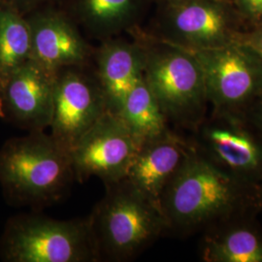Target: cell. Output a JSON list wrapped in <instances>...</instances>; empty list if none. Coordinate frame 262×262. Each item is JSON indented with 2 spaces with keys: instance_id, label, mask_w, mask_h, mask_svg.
I'll return each instance as SVG.
<instances>
[{
  "instance_id": "6da1fadb",
  "label": "cell",
  "mask_w": 262,
  "mask_h": 262,
  "mask_svg": "<svg viewBox=\"0 0 262 262\" xmlns=\"http://www.w3.org/2000/svg\"><path fill=\"white\" fill-rule=\"evenodd\" d=\"M159 208L166 233L186 237L256 215L262 208L261 188L228 176L193 148L164 189Z\"/></svg>"
},
{
  "instance_id": "7a4b0ae2",
  "label": "cell",
  "mask_w": 262,
  "mask_h": 262,
  "mask_svg": "<svg viewBox=\"0 0 262 262\" xmlns=\"http://www.w3.org/2000/svg\"><path fill=\"white\" fill-rule=\"evenodd\" d=\"M75 181L70 152L45 130L11 138L0 148V187L10 205L51 206Z\"/></svg>"
},
{
  "instance_id": "3957f363",
  "label": "cell",
  "mask_w": 262,
  "mask_h": 262,
  "mask_svg": "<svg viewBox=\"0 0 262 262\" xmlns=\"http://www.w3.org/2000/svg\"><path fill=\"white\" fill-rule=\"evenodd\" d=\"M106 193L88 216L99 261H128L166 233L159 207L124 179Z\"/></svg>"
},
{
  "instance_id": "277c9868",
  "label": "cell",
  "mask_w": 262,
  "mask_h": 262,
  "mask_svg": "<svg viewBox=\"0 0 262 262\" xmlns=\"http://www.w3.org/2000/svg\"><path fill=\"white\" fill-rule=\"evenodd\" d=\"M144 79L168 123L192 131L210 110L202 66L194 53L159 38L140 41Z\"/></svg>"
},
{
  "instance_id": "5b68a950",
  "label": "cell",
  "mask_w": 262,
  "mask_h": 262,
  "mask_svg": "<svg viewBox=\"0 0 262 262\" xmlns=\"http://www.w3.org/2000/svg\"><path fill=\"white\" fill-rule=\"evenodd\" d=\"M5 262H97L88 217L56 220L39 214L12 216L0 237Z\"/></svg>"
},
{
  "instance_id": "8992f818",
  "label": "cell",
  "mask_w": 262,
  "mask_h": 262,
  "mask_svg": "<svg viewBox=\"0 0 262 262\" xmlns=\"http://www.w3.org/2000/svg\"><path fill=\"white\" fill-rule=\"evenodd\" d=\"M191 134L194 150L216 168L262 187V136L244 113L210 109Z\"/></svg>"
},
{
  "instance_id": "52a82bcc",
  "label": "cell",
  "mask_w": 262,
  "mask_h": 262,
  "mask_svg": "<svg viewBox=\"0 0 262 262\" xmlns=\"http://www.w3.org/2000/svg\"><path fill=\"white\" fill-rule=\"evenodd\" d=\"M192 53L202 66L211 110L244 113L262 94V58L239 38Z\"/></svg>"
},
{
  "instance_id": "ba28073f",
  "label": "cell",
  "mask_w": 262,
  "mask_h": 262,
  "mask_svg": "<svg viewBox=\"0 0 262 262\" xmlns=\"http://www.w3.org/2000/svg\"><path fill=\"white\" fill-rule=\"evenodd\" d=\"M239 17L227 0L166 4L158 38L190 52L221 47L240 37Z\"/></svg>"
},
{
  "instance_id": "9c48e42d",
  "label": "cell",
  "mask_w": 262,
  "mask_h": 262,
  "mask_svg": "<svg viewBox=\"0 0 262 262\" xmlns=\"http://www.w3.org/2000/svg\"><path fill=\"white\" fill-rule=\"evenodd\" d=\"M141 146L121 116L107 111L70 152L76 181L97 177L105 185L122 181Z\"/></svg>"
},
{
  "instance_id": "30bf717a",
  "label": "cell",
  "mask_w": 262,
  "mask_h": 262,
  "mask_svg": "<svg viewBox=\"0 0 262 262\" xmlns=\"http://www.w3.org/2000/svg\"><path fill=\"white\" fill-rule=\"evenodd\" d=\"M108 111L103 92L94 75L84 66L59 70L54 90L51 135L71 152L77 143Z\"/></svg>"
},
{
  "instance_id": "8fae6325",
  "label": "cell",
  "mask_w": 262,
  "mask_h": 262,
  "mask_svg": "<svg viewBox=\"0 0 262 262\" xmlns=\"http://www.w3.org/2000/svg\"><path fill=\"white\" fill-rule=\"evenodd\" d=\"M56 74L28 60L0 90V119L28 132L50 127Z\"/></svg>"
},
{
  "instance_id": "7c38bea8",
  "label": "cell",
  "mask_w": 262,
  "mask_h": 262,
  "mask_svg": "<svg viewBox=\"0 0 262 262\" xmlns=\"http://www.w3.org/2000/svg\"><path fill=\"white\" fill-rule=\"evenodd\" d=\"M31 32V60L49 72L84 66L94 55L72 20L51 10L39 9L26 16Z\"/></svg>"
},
{
  "instance_id": "4fadbf2b",
  "label": "cell",
  "mask_w": 262,
  "mask_h": 262,
  "mask_svg": "<svg viewBox=\"0 0 262 262\" xmlns=\"http://www.w3.org/2000/svg\"><path fill=\"white\" fill-rule=\"evenodd\" d=\"M192 150L190 138L169 128L142 144L124 180L159 208L164 189Z\"/></svg>"
},
{
  "instance_id": "5bb4252c",
  "label": "cell",
  "mask_w": 262,
  "mask_h": 262,
  "mask_svg": "<svg viewBox=\"0 0 262 262\" xmlns=\"http://www.w3.org/2000/svg\"><path fill=\"white\" fill-rule=\"evenodd\" d=\"M95 77L103 92L108 111L119 114L126 95L144 73L140 41L106 39L95 52Z\"/></svg>"
},
{
  "instance_id": "9a60e30c",
  "label": "cell",
  "mask_w": 262,
  "mask_h": 262,
  "mask_svg": "<svg viewBox=\"0 0 262 262\" xmlns=\"http://www.w3.org/2000/svg\"><path fill=\"white\" fill-rule=\"evenodd\" d=\"M255 215L232 220L204 232L200 257L206 262H262V232Z\"/></svg>"
},
{
  "instance_id": "2e32d148",
  "label": "cell",
  "mask_w": 262,
  "mask_h": 262,
  "mask_svg": "<svg viewBox=\"0 0 262 262\" xmlns=\"http://www.w3.org/2000/svg\"><path fill=\"white\" fill-rule=\"evenodd\" d=\"M141 0H75L76 18L96 37L109 39L136 19Z\"/></svg>"
},
{
  "instance_id": "e0dca14e",
  "label": "cell",
  "mask_w": 262,
  "mask_h": 262,
  "mask_svg": "<svg viewBox=\"0 0 262 262\" xmlns=\"http://www.w3.org/2000/svg\"><path fill=\"white\" fill-rule=\"evenodd\" d=\"M30 58L31 32L27 17L0 0V90Z\"/></svg>"
},
{
  "instance_id": "ac0fdd59",
  "label": "cell",
  "mask_w": 262,
  "mask_h": 262,
  "mask_svg": "<svg viewBox=\"0 0 262 262\" xmlns=\"http://www.w3.org/2000/svg\"><path fill=\"white\" fill-rule=\"evenodd\" d=\"M119 115L141 145L170 128L144 74L126 95Z\"/></svg>"
},
{
  "instance_id": "d6986e66",
  "label": "cell",
  "mask_w": 262,
  "mask_h": 262,
  "mask_svg": "<svg viewBox=\"0 0 262 262\" xmlns=\"http://www.w3.org/2000/svg\"><path fill=\"white\" fill-rule=\"evenodd\" d=\"M235 10L241 18L253 23V26L262 21V0H232Z\"/></svg>"
},
{
  "instance_id": "ffe728a7",
  "label": "cell",
  "mask_w": 262,
  "mask_h": 262,
  "mask_svg": "<svg viewBox=\"0 0 262 262\" xmlns=\"http://www.w3.org/2000/svg\"><path fill=\"white\" fill-rule=\"evenodd\" d=\"M239 39L253 48L262 58V21L253 26L252 30L242 32Z\"/></svg>"
},
{
  "instance_id": "44dd1931",
  "label": "cell",
  "mask_w": 262,
  "mask_h": 262,
  "mask_svg": "<svg viewBox=\"0 0 262 262\" xmlns=\"http://www.w3.org/2000/svg\"><path fill=\"white\" fill-rule=\"evenodd\" d=\"M244 115L262 136V94L251 104Z\"/></svg>"
},
{
  "instance_id": "7402d4cb",
  "label": "cell",
  "mask_w": 262,
  "mask_h": 262,
  "mask_svg": "<svg viewBox=\"0 0 262 262\" xmlns=\"http://www.w3.org/2000/svg\"><path fill=\"white\" fill-rule=\"evenodd\" d=\"M9 4L11 7L19 11L20 14L27 16L28 14L37 11L39 7L43 5L48 0H2Z\"/></svg>"
},
{
  "instance_id": "603a6c76",
  "label": "cell",
  "mask_w": 262,
  "mask_h": 262,
  "mask_svg": "<svg viewBox=\"0 0 262 262\" xmlns=\"http://www.w3.org/2000/svg\"><path fill=\"white\" fill-rule=\"evenodd\" d=\"M165 4H172V3H178V2H184L187 0H162Z\"/></svg>"
},
{
  "instance_id": "cb8c5ba5",
  "label": "cell",
  "mask_w": 262,
  "mask_h": 262,
  "mask_svg": "<svg viewBox=\"0 0 262 262\" xmlns=\"http://www.w3.org/2000/svg\"><path fill=\"white\" fill-rule=\"evenodd\" d=\"M260 188H261V192H262V187H260Z\"/></svg>"
}]
</instances>
